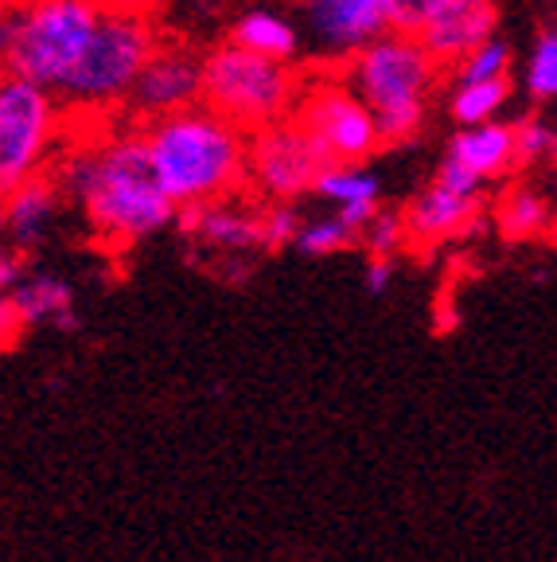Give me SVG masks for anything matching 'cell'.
Wrapping results in <instances>:
<instances>
[{"instance_id":"cell-1","label":"cell","mask_w":557,"mask_h":562,"mask_svg":"<svg viewBox=\"0 0 557 562\" xmlns=\"http://www.w3.org/2000/svg\"><path fill=\"white\" fill-rule=\"evenodd\" d=\"M52 176L62 195L79 203L90 235L105 250H129L172 227L180 215L157 180L145 130L129 117L98 122V133H82L70 122V137Z\"/></svg>"},{"instance_id":"cell-2","label":"cell","mask_w":557,"mask_h":562,"mask_svg":"<svg viewBox=\"0 0 557 562\" xmlns=\"http://www.w3.org/2000/svg\"><path fill=\"white\" fill-rule=\"evenodd\" d=\"M140 130H145L160 188L172 195L180 211L246 192L250 133L215 114L211 105L195 102L180 114L157 117Z\"/></svg>"},{"instance_id":"cell-3","label":"cell","mask_w":557,"mask_h":562,"mask_svg":"<svg viewBox=\"0 0 557 562\" xmlns=\"http://www.w3.org/2000/svg\"><path fill=\"white\" fill-rule=\"evenodd\" d=\"M348 87L371 105L383 133V149L410 145L429 117V98L444 79V67L410 32H383L340 67Z\"/></svg>"},{"instance_id":"cell-4","label":"cell","mask_w":557,"mask_h":562,"mask_svg":"<svg viewBox=\"0 0 557 562\" xmlns=\"http://www.w3.org/2000/svg\"><path fill=\"white\" fill-rule=\"evenodd\" d=\"M168 35L157 27V20L145 16H114L105 12L98 24L94 40H90L87 55L75 67L59 98L67 105L70 122H110V117H125V105L137 87L140 70L152 55L160 52Z\"/></svg>"},{"instance_id":"cell-5","label":"cell","mask_w":557,"mask_h":562,"mask_svg":"<svg viewBox=\"0 0 557 562\" xmlns=\"http://www.w3.org/2000/svg\"><path fill=\"white\" fill-rule=\"evenodd\" d=\"M305 79L308 75L296 63L262 59L230 40L203 52V105L235 122L242 133H262L288 122Z\"/></svg>"},{"instance_id":"cell-6","label":"cell","mask_w":557,"mask_h":562,"mask_svg":"<svg viewBox=\"0 0 557 562\" xmlns=\"http://www.w3.org/2000/svg\"><path fill=\"white\" fill-rule=\"evenodd\" d=\"M67 137L70 114L52 90L0 75V200L52 172Z\"/></svg>"},{"instance_id":"cell-7","label":"cell","mask_w":557,"mask_h":562,"mask_svg":"<svg viewBox=\"0 0 557 562\" xmlns=\"http://www.w3.org/2000/svg\"><path fill=\"white\" fill-rule=\"evenodd\" d=\"M102 16L98 0H32L27 9H20L9 75L59 94L87 55Z\"/></svg>"},{"instance_id":"cell-8","label":"cell","mask_w":557,"mask_h":562,"mask_svg":"<svg viewBox=\"0 0 557 562\" xmlns=\"http://www.w3.org/2000/svg\"><path fill=\"white\" fill-rule=\"evenodd\" d=\"M293 122L316 140L328 165H366L383 149V133L371 105L348 87L340 67H316L308 75Z\"/></svg>"},{"instance_id":"cell-9","label":"cell","mask_w":557,"mask_h":562,"mask_svg":"<svg viewBox=\"0 0 557 562\" xmlns=\"http://www.w3.org/2000/svg\"><path fill=\"white\" fill-rule=\"evenodd\" d=\"M323 168H328V157L288 117V122H277L262 133H250L246 192L262 203H296L300 195L316 192Z\"/></svg>"},{"instance_id":"cell-10","label":"cell","mask_w":557,"mask_h":562,"mask_svg":"<svg viewBox=\"0 0 557 562\" xmlns=\"http://www.w3.org/2000/svg\"><path fill=\"white\" fill-rule=\"evenodd\" d=\"M316 67H343L390 32V0H300Z\"/></svg>"},{"instance_id":"cell-11","label":"cell","mask_w":557,"mask_h":562,"mask_svg":"<svg viewBox=\"0 0 557 562\" xmlns=\"http://www.w3.org/2000/svg\"><path fill=\"white\" fill-rule=\"evenodd\" d=\"M195 102H203V55L180 40H164L160 52L140 70L129 105H125V117L148 125L157 117L180 114Z\"/></svg>"},{"instance_id":"cell-12","label":"cell","mask_w":557,"mask_h":562,"mask_svg":"<svg viewBox=\"0 0 557 562\" xmlns=\"http://www.w3.org/2000/svg\"><path fill=\"white\" fill-rule=\"evenodd\" d=\"M175 227L200 250H211L223 262L227 258L262 255V200H253L250 192L200 203V207H183L175 215Z\"/></svg>"},{"instance_id":"cell-13","label":"cell","mask_w":557,"mask_h":562,"mask_svg":"<svg viewBox=\"0 0 557 562\" xmlns=\"http://www.w3.org/2000/svg\"><path fill=\"white\" fill-rule=\"evenodd\" d=\"M499 9L496 0H444L441 9L429 16V24L418 32V40L429 47L444 70H453L468 52L496 40Z\"/></svg>"},{"instance_id":"cell-14","label":"cell","mask_w":557,"mask_h":562,"mask_svg":"<svg viewBox=\"0 0 557 562\" xmlns=\"http://www.w3.org/2000/svg\"><path fill=\"white\" fill-rule=\"evenodd\" d=\"M406 211V231H410L413 250H429V246L453 243V238L468 235L484 215V195H464L444 184H429L418 192Z\"/></svg>"},{"instance_id":"cell-15","label":"cell","mask_w":557,"mask_h":562,"mask_svg":"<svg viewBox=\"0 0 557 562\" xmlns=\"http://www.w3.org/2000/svg\"><path fill=\"white\" fill-rule=\"evenodd\" d=\"M62 203H67V195H62L59 180H55L52 172L20 184L16 192L4 195V238H9L16 250H24V255L35 250V246L52 235Z\"/></svg>"},{"instance_id":"cell-16","label":"cell","mask_w":557,"mask_h":562,"mask_svg":"<svg viewBox=\"0 0 557 562\" xmlns=\"http://www.w3.org/2000/svg\"><path fill=\"white\" fill-rule=\"evenodd\" d=\"M444 160H453L456 168L479 180V184H499L511 168H519L514 157V130L511 122H488V125H468V130H456Z\"/></svg>"},{"instance_id":"cell-17","label":"cell","mask_w":557,"mask_h":562,"mask_svg":"<svg viewBox=\"0 0 557 562\" xmlns=\"http://www.w3.org/2000/svg\"><path fill=\"white\" fill-rule=\"evenodd\" d=\"M20 316H24L27 328H62V333H75L79 328V313H75V290L70 281L59 273L32 270L20 278V285L12 290Z\"/></svg>"},{"instance_id":"cell-18","label":"cell","mask_w":557,"mask_h":562,"mask_svg":"<svg viewBox=\"0 0 557 562\" xmlns=\"http://www.w3.org/2000/svg\"><path fill=\"white\" fill-rule=\"evenodd\" d=\"M230 44L246 47V52L262 55V59H277V63H296L300 55V27L293 24L281 12H265L253 9L230 24Z\"/></svg>"},{"instance_id":"cell-19","label":"cell","mask_w":557,"mask_h":562,"mask_svg":"<svg viewBox=\"0 0 557 562\" xmlns=\"http://www.w3.org/2000/svg\"><path fill=\"white\" fill-rule=\"evenodd\" d=\"M496 223L511 243H531V238H542L554 227V207L538 188L511 184L496 203Z\"/></svg>"},{"instance_id":"cell-20","label":"cell","mask_w":557,"mask_h":562,"mask_svg":"<svg viewBox=\"0 0 557 562\" xmlns=\"http://www.w3.org/2000/svg\"><path fill=\"white\" fill-rule=\"evenodd\" d=\"M514 82L496 79V82H461V87H448V114L461 130L468 125H488L499 122L503 105L511 102Z\"/></svg>"},{"instance_id":"cell-21","label":"cell","mask_w":557,"mask_h":562,"mask_svg":"<svg viewBox=\"0 0 557 562\" xmlns=\"http://www.w3.org/2000/svg\"><path fill=\"white\" fill-rule=\"evenodd\" d=\"M320 200L331 207H348V203H383V180L366 165H328L316 180Z\"/></svg>"},{"instance_id":"cell-22","label":"cell","mask_w":557,"mask_h":562,"mask_svg":"<svg viewBox=\"0 0 557 562\" xmlns=\"http://www.w3.org/2000/svg\"><path fill=\"white\" fill-rule=\"evenodd\" d=\"M355 246L359 235L331 211V215H320V220L300 223V235H296L293 250H300L305 258H331V255H343V250H355Z\"/></svg>"},{"instance_id":"cell-23","label":"cell","mask_w":557,"mask_h":562,"mask_svg":"<svg viewBox=\"0 0 557 562\" xmlns=\"http://www.w3.org/2000/svg\"><path fill=\"white\" fill-rule=\"evenodd\" d=\"M511 47L503 40H488V44H479L476 52H468L453 70H448V82L461 87V82H496V79H511Z\"/></svg>"},{"instance_id":"cell-24","label":"cell","mask_w":557,"mask_h":562,"mask_svg":"<svg viewBox=\"0 0 557 562\" xmlns=\"http://www.w3.org/2000/svg\"><path fill=\"white\" fill-rule=\"evenodd\" d=\"M363 255H386L398 258V250H410V231H406V211L401 207H378V215L366 223L363 238H359Z\"/></svg>"},{"instance_id":"cell-25","label":"cell","mask_w":557,"mask_h":562,"mask_svg":"<svg viewBox=\"0 0 557 562\" xmlns=\"http://www.w3.org/2000/svg\"><path fill=\"white\" fill-rule=\"evenodd\" d=\"M526 94L534 102H554L557 98V27L538 32L526 59Z\"/></svg>"},{"instance_id":"cell-26","label":"cell","mask_w":557,"mask_h":562,"mask_svg":"<svg viewBox=\"0 0 557 562\" xmlns=\"http://www.w3.org/2000/svg\"><path fill=\"white\" fill-rule=\"evenodd\" d=\"M300 211L296 203H262V255H277V250H293L296 235H300Z\"/></svg>"},{"instance_id":"cell-27","label":"cell","mask_w":557,"mask_h":562,"mask_svg":"<svg viewBox=\"0 0 557 562\" xmlns=\"http://www.w3.org/2000/svg\"><path fill=\"white\" fill-rule=\"evenodd\" d=\"M511 130H514V157H519V168L549 160V149H554V130H549L542 117H514Z\"/></svg>"},{"instance_id":"cell-28","label":"cell","mask_w":557,"mask_h":562,"mask_svg":"<svg viewBox=\"0 0 557 562\" xmlns=\"http://www.w3.org/2000/svg\"><path fill=\"white\" fill-rule=\"evenodd\" d=\"M444 0H390V27L394 32H410L418 35L421 27L429 24L436 9H441Z\"/></svg>"},{"instance_id":"cell-29","label":"cell","mask_w":557,"mask_h":562,"mask_svg":"<svg viewBox=\"0 0 557 562\" xmlns=\"http://www.w3.org/2000/svg\"><path fill=\"white\" fill-rule=\"evenodd\" d=\"M27 273V255L16 250L12 243L0 238V293H12L20 285V278Z\"/></svg>"},{"instance_id":"cell-30","label":"cell","mask_w":557,"mask_h":562,"mask_svg":"<svg viewBox=\"0 0 557 562\" xmlns=\"http://www.w3.org/2000/svg\"><path fill=\"white\" fill-rule=\"evenodd\" d=\"M24 333H27V325H24V316H20L16 301H12V293H0V351L16 348Z\"/></svg>"},{"instance_id":"cell-31","label":"cell","mask_w":557,"mask_h":562,"mask_svg":"<svg viewBox=\"0 0 557 562\" xmlns=\"http://www.w3.org/2000/svg\"><path fill=\"white\" fill-rule=\"evenodd\" d=\"M394 258H386V255H366V266H363V285H366V293L371 297H378V293H386L390 290V281H394Z\"/></svg>"},{"instance_id":"cell-32","label":"cell","mask_w":557,"mask_h":562,"mask_svg":"<svg viewBox=\"0 0 557 562\" xmlns=\"http://www.w3.org/2000/svg\"><path fill=\"white\" fill-rule=\"evenodd\" d=\"M16 27H20V12L0 9V75H9V67H12V52H16Z\"/></svg>"},{"instance_id":"cell-33","label":"cell","mask_w":557,"mask_h":562,"mask_svg":"<svg viewBox=\"0 0 557 562\" xmlns=\"http://www.w3.org/2000/svg\"><path fill=\"white\" fill-rule=\"evenodd\" d=\"M98 4H102V12H114V16H145V20H152L164 0H98Z\"/></svg>"},{"instance_id":"cell-34","label":"cell","mask_w":557,"mask_h":562,"mask_svg":"<svg viewBox=\"0 0 557 562\" xmlns=\"http://www.w3.org/2000/svg\"><path fill=\"white\" fill-rule=\"evenodd\" d=\"M32 0H0V9H12V12H20V9H27Z\"/></svg>"},{"instance_id":"cell-35","label":"cell","mask_w":557,"mask_h":562,"mask_svg":"<svg viewBox=\"0 0 557 562\" xmlns=\"http://www.w3.org/2000/svg\"><path fill=\"white\" fill-rule=\"evenodd\" d=\"M549 165H557V133H554V149H549Z\"/></svg>"},{"instance_id":"cell-36","label":"cell","mask_w":557,"mask_h":562,"mask_svg":"<svg viewBox=\"0 0 557 562\" xmlns=\"http://www.w3.org/2000/svg\"><path fill=\"white\" fill-rule=\"evenodd\" d=\"M0 238H4V200H0Z\"/></svg>"}]
</instances>
